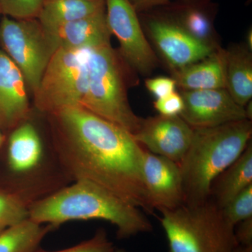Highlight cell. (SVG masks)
Here are the masks:
<instances>
[{"mask_svg": "<svg viewBox=\"0 0 252 252\" xmlns=\"http://www.w3.org/2000/svg\"><path fill=\"white\" fill-rule=\"evenodd\" d=\"M225 220L235 226L240 222L252 217V185L243 191L221 209Z\"/></svg>", "mask_w": 252, "mask_h": 252, "instance_id": "obj_23", "label": "cell"}, {"mask_svg": "<svg viewBox=\"0 0 252 252\" xmlns=\"http://www.w3.org/2000/svg\"><path fill=\"white\" fill-rule=\"evenodd\" d=\"M252 185V144L215 179L209 200L220 209L225 206L244 189Z\"/></svg>", "mask_w": 252, "mask_h": 252, "instance_id": "obj_16", "label": "cell"}, {"mask_svg": "<svg viewBox=\"0 0 252 252\" xmlns=\"http://www.w3.org/2000/svg\"><path fill=\"white\" fill-rule=\"evenodd\" d=\"M177 23L198 40L217 47L210 18L205 11L196 8L185 10Z\"/></svg>", "mask_w": 252, "mask_h": 252, "instance_id": "obj_22", "label": "cell"}, {"mask_svg": "<svg viewBox=\"0 0 252 252\" xmlns=\"http://www.w3.org/2000/svg\"><path fill=\"white\" fill-rule=\"evenodd\" d=\"M105 11V1L44 0L37 20L49 28L78 21Z\"/></svg>", "mask_w": 252, "mask_h": 252, "instance_id": "obj_19", "label": "cell"}, {"mask_svg": "<svg viewBox=\"0 0 252 252\" xmlns=\"http://www.w3.org/2000/svg\"><path fill=\"white\" fill-rule=\"evenodd\" d=\"M9 164L13 171L28 172L37 166L42 145L35 127L28 122L15 128L9 139Z\"/></svg>", "mask_w": 252, "mask_h": 252, "instance_id": "obj_18", "label": "cell"}, {"mask_svg": "<svg viewBox=\"0 0 252 252\" xmlns=\"http://www.w3.org/2000/svg\"><path fill=\"white\" fill-rule=\"evenodd\" d=\"M90 49H59L54 53L34 93L39 112L49 115L67 107H81L87 92Z\"/></svg>", "mask_w": 252, "mask_h": 252, "instance_id": "obj_6", "label": "cell"}, {"mask_svg": "<svg viewBox=\"0 0 252 252\" xmlns=\"http://www.w3.org/2000/svg\"><path fill=\"white\" fill-rule=\"evenodd\" d=\"M74 182L36 200L30 208L29 219L56 227L70 220H106L116 226L119 239L153 230L152 222L141 209L92 182Z\"/></svg>", "mask_w": 252, "mask_h": 252, "instance_id": "obj_2", "label": "cell"}, {"mask_svg": "<svg viewBox=\"0 0 252 252\" xmlns=\"http://www.w3.org/2000/svg\"><path fill=\"white\" fill-rule=\"evenodd\" d=\"M44 0H0L1 14L14 19L36 18Z\"/></svg>", "mask_w": 252, "mask_h": 252, "instance_id": "obj_24", "label": "cell"}, {"mask_svg": "<svg viewBox=\"0 0 252 252\" xmlns=\"http://www.w3.org/2000/svg\"><path fill=\"white\" fill-rule=\"evenodd\" d=\"M37 191H6L0 190V232L29 218L31 205Z\"/></svg>", "mask_w": 252, "mask_h": 252, "instance_id": "obj_21", "label": "cell"}, {"mask_svg": "<svg viewBox=\"0 0 252 252\" xmlns=\"http://www.w3.org/2000/svg\"><path fill=\"white\" fill-rule=\"evenodd\" d=\"M57 227L28 218L0 232V252H36L46 235Z\"/></svg>", "mask_w": 252, "mask_h": 252, "instance_id": "obj_20", "label": "cell"}, {"mask_svg": "<svg viewBox=\"0 0 252 252\" xmlns=\"http://www.w3.org/2000/svg\"><path fill=\"white\" fill-rule=\"evenodd\" d=\"M169 252H233L235 226L210 200L196 206L160 210Z\"/></svg>", "mask_w": 252, "mask_h": 252, "instance_id": "obj_4", "label": "cell"}, {"mask_svg": "<svg viewBox=\"0 0 252 252\" xmlns=\"http://www.w3.org/2000/svg\"><path fill=\"white\" fill-rule=\"evenodd\" d=\"M49 118L55 153L66 174L153 213L142 176L144 149L130 132L82 107L62 109Z\"/></svg>", "mask_w": 252, "mask_h": 252, "instance_id": "obj_1", "label": "cell"}, {"mask_svg": "<svg viewBox=\"0 0 252 252\" xmlns=\"http://www.w3.org/2000/svg\"><path fill=\"white\" fill-rule=\"evenodd\" d=\"M2 141H3L2 135H1V132H0V145H1V144L2 143Z\"/></svg>", "mask_w": 252, "mask_h": 252, "instance_id": "obj_32", "label": "cell"}, {"mask_svg": "<svg viewBox=\"0 0 252 252\" xmlns=\"http://www.w3.org/2000/svg\"><path fill=\"white\" fill-rule=\"evenodd\" d=\"M194 129L180 116L142 119L132 135L136 142L151 153L180 163L193 139Z\"/></svg>", "mask_w": 252, "mask_h": 252, "instance_id": "obj_9", "label": "cell"}, {"mask_svg": "<svg viewBox=\"0 0 252 252\" xmlns=\"http://www.w3.org/2000/svg\"><path fill=\"white\" fill-rule=\"evenodd\" d=\"M90 1H105V0H90Z\"/></svg>", "mask_w": 252, "mask_h": 252, "instance_id": "obj_33", "label": "cell"}, {"mask_svg": "<svg viewBox=\"0 0 252 252\" xmlns=\"http://www.w3.org/2000/svg\"><path fill=\"white\" fill-rule=\"evenodd\" d=\"M225 50L218 47L198 62L174 70L177 86L182 91L225 89Z\"/></svg>", "mask_w": 252, "mask_h": 252, "instance_id": "obj_15", "label": "cell"}, {"mask_svg": "<svg viewBox=\"0 0 252 252\" xmlns=\"http://www.w3.org/2000/svg\"><path fill=\"white\" fill-rule=\"evenodd\" d=\"M233 252H252V245H237Z\"/></svg>", "mask_w": 252, "mask_h": 252, "instance_id": "obj_30", "label": "cell"}, {"mask_svg": "<svg viewBox=\"0 0 252 252\" xmlns=\"http://www.w3.org/2000/svg\"><path fill=\"white\" fill-rule=\"evenodd\" d=\"M225 89L245 107L252 97V56L247 46L237 44L225 50Z\"/></svg>", "mask_w": 252, "mask_h": 252, "instance_id": "obj_17", "label": "cell"}, {"mask_svg": "<svg viewBox=\"0 0 252 252\" xmlns=\"http://www.w3.org/2000/svg\"><path fill=\"white\" fill-rule=\"evenodd\" d=\"M148 30L156 47L173 71L205 59L218 48L198 40L171 21L152 20Z\"/></svg>", "mask_w": 252, "mask_h": 252, "instance_id": "obj_12", "label": "cell"}, {"mask_svg": "<svg viewBox=\"0 0 252 252\" xmlns=\"http://www.w3.org/2000/svg\"><path fill=\"white\" fill-rule=\"evenodd\" d=\"M180 117L193 128L215 127L248 119L245 107L237 103L225 89L182 91Z\"/></svg>", "mask_w": 252, "mask_h": 252, "instance_id": "obj_10", "label": "cell"}, {"mask_svg": "<svg viewBox=\"0 0 252 252\" xmlns=\"http://www.w3.org/2000/svg\"><path fill=\"white\" fill-rule=\"evenodd\" d=\"M0 14H1V10H0Z\"/></svg>", "mask_w": 252, "mask_h": 252, "instance_id": "obj_34", "label": "cell"}, {"mask_svg": "<svg viewBox=\"0 0 252 252\" xmlns=\"http://www.w3.org/2000/svg\"><path fill=\"white\" fill-rule=\"evenodd\" d=\"M42 28L54 52L59 49H87L111 44L112 34L105 11L61 26Z\"/></svg>", "mask_w": 252, "mask_h": 252, "instance_id": "obj_14", "label": "cell"}, {"mask_svg": "<svg viewBox=\"0 0 252 252\" xmlns=\"http://www.w3.org/2000/svg\"><path fill=\"white\" fill-rule=\"evenodd\" d=\"M142 176L152 210H173L185 205L179 163L144 149Z\"/></svg>", "mask_w": 252, "mask_h": 252, "instance_id": "obj_11", "label": "cell"}, {"mask_svg": "<svg viewBox=\"0 0 252 252\" xmlns=\"http://www.w3.org/2000/svg\"><path fill=\"white\" fill-rule=\"evenodd\" d=\"M234 234L238 245H252V217L235 225Z\"/></svg>", "mask_w": 252, "mask_h": 252, "instance_id": "obj_28", "label": "cell"}, {"mask_svg": "<svg viewBox=\"0 0 252 252\" xmlns=\"http://www.w3.org/2000/svg\"><path fill=\"white\" fill-rule=\"evenodd\" d=\"M105 11L109 31L119 41L123 59L142 75L150 74L158 60L144 35L135 8L129 0H105Z\"/></svg>", "mask_w": 252, "mask_h": 252, "instance_id": "obj_8", "label": "cell"}, {"mask_svg": "<svg viewBox=\"0 0 252 252\" xmlns=\"http://www.w3.org/2000/svg\"><path fill=\"white\" fill-rule=\"evenodd\" d=\"M193 129L191 143L179 163L188 206L208 201L214 181L243 154L252 135L248 119Z\"/></svg>", "mask_w": 252, "mask_h": 252, "instance_id": "obj_3", "label": "cell"}, {"mask_svg": "<svg viewBox=\"0 0 252 252\" xmlns=\"http://www.w3.org/2000/svg\"><path fill=\"white\" fill-rule=\"evenodd\" d=\"M130 252L127 251V250H124V249H114V252Z\"/></svg>", "mask_w": 252, "mask_h": 252, "instance_id": "obj_31", "label": "cell"}, {"mask_svg": "<svg viewBox=\"0 0 252 252\" xmlns=\"http://www.w3.org/2000/svg\"><path fill=\"white\" fill-rule=\"evenodd\" d=\"M154 106L160 115L177 117L180 116L183 111L184 100L182 94L175 91L165 97L157 99L154 102Z\"/></svg>", "mask_w": 252, "mask_h": 252, "instance_id": "obj_26", "label": "cell"}, {"mask_svg": "<svg viewBox=\"0 0 252 252\" xmlns=\"http://www.w3.org/2000/svg\"><path fill=\"white\" fill-rule=\"evenodd\" d=\"M136 11H142L168 2L170 0H129Z\"/></svg>", "mask_w": 252, "mask_h": 252, "instance_id": "obj_29", "label": "cell"}, {"mask_svg": "<svg viewBox=\"0 0 252 252\" xmlns=\"http://www.w3.org/2000/svg\"><path fill=\"white\" fill-rule=\"evenodd\" d=\"M0 43L3 51L22 72L26 85L35 93L54 54L37 18L0 21Z\"/></svg>", "mask_w": 252, "mask_h": 252, "instance_id": "obj_7", "label": "cell"}, {"mask_svg": "<svg viewBox=\"0 0 252 252\" xmlns=\"http://www.w3.org/2000/svg\"><path fill=\"white\" fill-rule=\"evenodd\" d=\"M114 249L115 247L112 242L109 240L105 230L99 229L92 238L72 248L56 252H113Z\"/></svg>", "mask_w": 252, "mask_h": 252, "instance_id": "obj_25", "label": "cell"}, {"mask_svg": "<svg viewBox=\"0 0 252 252\" xmlns=\"http://www.w3.org/2000/svg\"><path fill=\"white\" fill-rule=\"evenodd\" d=\"M145 85L151 94H153L157 99L165 97L175 92L177 87L173 78L158 77L147 79Z\"/></svg>", "mask_w": 252, "mask_h": 252, "instance_id": "obj_27", "label": "cell"}, {"mask_svg": "<svg viewBox=\"0 0 252 252\" xmlns=\"http://www.w3.org/2000/svg\"><path fill=\"white\" fill-rule=\"evenodd\" d=\"M26 83L22 72L0 49V128L15 129L29 117Z\"/></svg>", "mask_w": 252, "mask_h": 252, "instance_id": "obj_13", "label": "cell"}, {"mask_svg": "<svg viewBox=\"0 0 252 252\" xmlns=\"http://www.w3.org/2000/svg\"><path fill=\"white\" fill-rule=\"evenodd\" d=\"M88 69L87 92L81 107L133 135L142 118L136 115L129 104L120 58L111 44L91 48Z\"/></svg>", "mask_w": 252, "mask_h": 252, "instance_id": "obj_5", "label": "cell"}]
</instances>
